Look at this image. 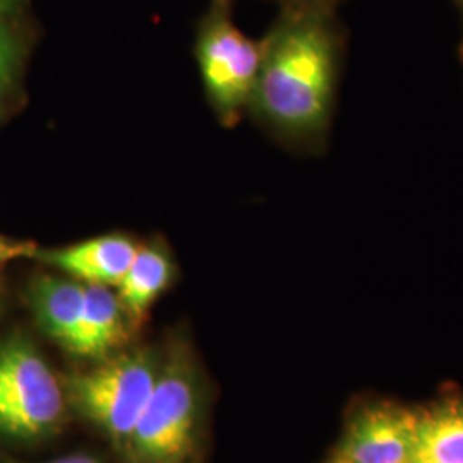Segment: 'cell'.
<instances>
[{"instance_id": "19", "label": "cell", "mask_w": 463, "mask_h": 463, "mask_svg": "<svg viewBox=\"0 0 463 463\" xmlns=\"http://www.w3.org/2000/svg\"><path fill=\"white\" fill-rule=\"evenodd\" d=\"M457 5H458V9H460V13H462L463 19V0H457Z\"/></svg>"}, {"instance_id": "22", "label": "cell", "mask_w": 463, "mask_h": 463, "mask_svg": "<svg viewBox=\"0 0 463 463\" xmlns=\"http://www.w3.org/2000/svg\"><path fill=\"white\" fill-rule=\"evenodd\" d=\"M174 463H187L185 460H183V462H174Z\"/></svg>"}, {"instance_id": "4", "label": "cell", "mask_w": 463, "mask_h": 463, "mask_svg": "<svg viewBox=\"0 0 463 463\" xmlns=\"http://www.w3.org/2000/svg\"><path fill=\"white\" fill-rule=\"evenodd\" d=\"M67 397L42 352L24 335L0 342V434L34 441L61 430Z\"/></svg>"}, {"instance_id": "21", "label": "cell", "mask_w": 463, "mask_h": 463, "mask_svg": "<svg viewBox=\"0 0 463 463\" xmlns=\"http://www.w3.org/2000/svg\"><path fill=\"white\" fill-rule=\"evenodd\" d=\"M328 463H342V462H338V460H335V458H333V460H330V462Z\"/></svg>"}, {"instance_id": "17", "label": "cell", "mask_w": 463, "mask_h": 463, "mask_svg": "<svg viewBox=\"0 0 463 463\" xmlns=\"http://www.w3.org/2000/svg\"><path fill=\"white\" fill-rule=\"evenodd\" d=\"M11 86H2L0 84V117H2V112H4V105H5V93H7V90H9Z\"/></svg>"}, {"instance_id": "10", "label": "cell", "mask_w": 463, "mask_h": 463, "mask_svg": "<svg viewBox=\"0 0 463 463\" xmlns=\"http://www.w3.org/2000/svg\"><path fill=\"white\" fill-rule=\"evenodd\" d=\"M174 271L170 254L162 244L137 246L131 265L116 287L117 298L133 330L146 321L153 304L170 287Z\"/></svg>"}, {"instance_id": "13", "label": "cell", "mask_w": 463, "mask_h": 463, "mask_svg": "<svg viewBox=\"0 0 463 463\" xmlns=\"http://www.w3.org/2000/svg\"><path fill=\"white\" fill-rule=\"evenodd\" d=\"M38 248L30 241H17L9 239L5 235H0V269L16 260L23 258H34Z\"/></svg>"}, {"instance_id": "23", "label": "cell", "mask_w": 463, "mask_h": 463, "mask_svg": "<svg viewBox=\"0 0 463 463\" xmlns=\"http://www.w3.org/2000/svg\"><path fill=\"white\" fill-rule=\"evenodd\" d=\"M415 463H422V462H415Z\"/></svg>"}, {"instance_id": "6", "label": "cell", "mask_w": 463, "mask_h": 463, "mask_svg": "<svg viewBox=\"0 0 463 463\" xmlns=\"http://www.w3.org/2000/svg\"><path fill=\"white\" fill-rule=\"evenodd\" d=\"M415 412L374 403L348 420L335 460L342 463H415Z\"/></svg>"}, {"instance_id": "16", "label": "cell", "mask_w": 463, "mask_h": 463, "mask_svg": "<svg viewBox=\"0 0 463 463\" xmlns=\"http://www.w3.org/2000/svg\"><path fill=\"white\" fill-rule=\"evenodd\" d=\"M50 463H99L95 457L91 455H69V457H62L57 458Z\"/></svg>"}, {"instance_id": "20", "label": "cell", "mask_w": 463, "mask_h": 463, "mask_svg": "<svg viewBox=\"0 0 463 463\" xmlns=\"http://www.w3.org/2000/svg\"><path fill=\"white\" fill-rule=\"evenodd\" d=\"M460 55H462V62H463V43H462V47H460Z\"/></svg>"}, {"instance_id": "18", "label": "cell", "mask_w": 463, "mask_h": 463, "mask_svg": "<svg viewBox=\"0 0 463 463\" xmlns=\"http://www.w3.org/2000/svg\"><path fill=\"white\" fill-rule=\"evenodd\" d=\"M213 5H222V7H231L232 0H212Z\"/></svg>"}, {"instance_id": "5", "label": "cell", "mask_w": 463, "mask_h": 463, "mask_svg": "<svg viewBox=\"0 0 463 463\" xmlns=\"http://www.w3.org/2000/svg\"><path fill=\"white\" fill-rule=\"evenodd\" d=\"M196 59L212 109L223 126H233L249 112L261 64V42L233 24L231 7L212 4L199 23Z\"/></svg>"}, {"instance_id": "9", "label": "cell", "mask_w": 463, "mask_h": 463, "mask_svg": "<svg viewBox=\"0 0 463 463\" xmlns=\"http://www.w3.org/2000/svg\"><path fill=\"white\" fill-rule=\"evenodd\" d=\"M86 283L62 275L36 277L28 292L34 319L47 336L69 350L83 313Z\"/></svg>"}, {"instance_id": "11", "label": "cell", "mask_w": 463, "mask_h": 463, "mask_svg": "<svg viewBox=\"0 0 463 463\" xmlns=\"http://www.w3.org/2000/svg\"><path fill=\"white\" fill-rule=\"evenodd\" d=\"M415 462L463 463V400L415 412Z\"/></svg>"}, {"instance_id": "12", "label": "cell", "mask_w": 463, "mask_h": 463, "mask_svg": "<svg viewBox=\"0 0 463 463\" xmlns=\"http://www.w3.org/2000/svg\"><path fill=\"white\" fill-rule=\"evenodd\" d=\"M28 52L26 34L17 17L0 19V84L11 86L19 74Z\"/></svg>"}, {"instance_id": "15", "label": "cell", "mask_w": 463, "mask_h": 463, "mask_svg": "<svg viewBox=\"0 0 463 463\" xmlns=\"http://www.w3.org/2000/svg\"><path fill=\"white\" fill-rule=\"evenodd\" d=\"M23 7V0H0V19L17 17Z\"/></svg>"}, {"instance_id": "2", "label": "cell", "mask_w": 463, "mask_h": 463, "mask_svg": "<svg viewBox=\"0 0 463 463\" xmlns=\"http://www.w3.org/2000/svg\"><path fill=\"white\" fill-rule=\"evenodd\" d=\"M198 365L184 344L170 348L153 392L145 405L126 453L131 463H174L187 460L198 432Z\"/></svg>"}, {"instance_id": "3", "label": "cell", "mask_w": 463, "mask_h": 463, "mask_svg": "<svg viewBox=\"0 0 463 463\" xmlns=\"http://www.w3.org/2000/svg\"><path fill=\"white\" fill-rule=\"evenodd\" d=\"M160 365V354L151 348L109 355L93 369L67 376V403L124 449L145 411Z\"/></svg>"}, {"instance_id": "8", "label": "cell", "mask_w": 463, "mask_h": 463, "mask_svg": "<svg viewBox=\"0 0 463 463\" xmlns=\"http://www.w3.org/2000/svg\"><path fill=\"white\" fill-rule=\"evenodd\" d=\"M131 330L116 290L105 285H86L83 313L67 352L81 359H105L128 342Z\"/></svg>"}, {"instance_id": "14", "label": "cell", "mask_w": 463, "mask_h": 463, "mask_svg": "<svg viewBox=\"0 0 463 463\" xmlns=\"http://www.w3.org/2000/svg\"><path fill=\"white\" fill-rule=\"evenodd\" d=\"M281 11H336L342 0H275Z\"/></svg>"}, {"instance_id": "7", "label": "cell", "mask_w": 463, "mask_h": 463, "mask_svg": "<svg viewBox=\"0 0 463 463\" xmlns=\"http://www.w3.org/2000/svg\"><path fill=\"white\" fill-rule=\"evenodd\" d=\"M137 246L124 233H105L66 248L36 252V260L86 285L116 288L134 260Z\"/></svg>"}, {"instance_id": "1", "label": "cell", "mask_w": 463, "mask_h": 463, "mask_svg": "<svg viewBox=\"0 0 463 463\" xmlns=\"http://www.w3.org/2000/svg\"><path fill=\"white\" fill-rule=\"evenodd\" d=\"M345 52L336 11H281L261 40L249 112L281 143L323 148L330 134Z\"/></svg>"}]
</instances>
